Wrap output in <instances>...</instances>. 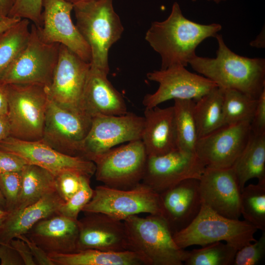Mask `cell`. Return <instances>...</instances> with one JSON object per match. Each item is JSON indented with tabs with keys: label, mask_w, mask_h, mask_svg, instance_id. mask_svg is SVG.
Listing matches in <instances>:
<instances>
[{
	"label": "cell",
	"mask_w": 265,
	"mask_h": 265,
	"mask_svg": "<svg viewBox=\"0 0 265 265\" xmlns=\"http://www.w3.org/2000/svg\"><path fill=\"white\" fill-rule=\"evenodd\" d=\"M238 250L233 265H256L262 261L265 255V231H263L258 240Z\"/></svg>",
	"instance_id": "38"
},
{
	"label": "cell",
	"mask_w": 265,
	"mask_h": 265,
	"mask_svg": "<svg viewBox=\"0 0 265 265\" xmlns=\"http://www.w3.org/2000/svg\"><path fill=\"white\" fill-rule=\"evenodd\" d=\"M92 119L84 112L63 107L49 98L41 140L62 153L80 156Z\"/></svg>",
	"instance_id": "11"
},
{
	"label": "cell",
	"mask_w": 265,
	"mask_h": 265,
	"mask_svg": "<svg viewBox=\"0 0 265 265\" xmlns=\"http://www.w3.org/2000/svg\"><path fill=\"white\" fill-rule=\"evenodd\" d=\"M0 149L14 154L56 176L67 171H77L90 177L95 174V163L80 156L62 153L40 140L25 141L8 136L0 142Z\"/></svg>",
	"instance_id": "13"
},
{
	"label": "cell",
	"mask_w": 265,
	"mask_h": 265,
	"mask_svg": "<svg viewBox=\"0 0 265 265\" xmlns=\"http://www.w3.org/2000/svg\"><path fill=\"white\" fill-rule=\"evenodd\" d=\"M42 6V24L37 26L42 40L63 45L90 63V47L71 19L73 5L64 0H43Z\"/></svg>",
	"instance_id": "17"
},
{
	"label": "cell",
	"mask_w": 265,
	"mask_h": 265,
	"mask_svg": "<svg viewBox=\"0 0 265 265\" xmlns=\"http://www.w3.org/2000/svg\"><path fill=\"white\" fill-rule=\"evenodd\" d=\"M82 212L103 213L122 221L141 213L162 216L159 194L142 182L127 189L97 186Z\"/></svg>",
	"instance_id": "8"
},
{
	"label": "cell",
	"mask_w": 265,
	"mask_h": 265,
	"mask_svg": "<svg viewBox=\"0 0 265 265\" xmlns=\"http://www.w3.org/2000/svg\"><path fill=\"white\" fill-rule=\"evenodd\" d=\"M5 17L3 16L2 13H1L0 11V23L2 21V20L5 18Z\"/></svg>",
	"instance_id": "53"
},
{
	"label": "cell",
	"mask_w": 265,
	"mask_h": 265,
	"mask_svg": "<svg viewBox=\"0 0 265 265\" xmlns=\"http://www.w3.org/2000/svg\"><path fill=\"white\" fill-rule=\"evenodd\" d=\"M251 46L257 48H264L265 46V29H263L260 33L256 37L255 40L250 43Z\"/></svg>",
	"instance_id": "47"
},
{
	"label": "cell",
	"mask_w": 265,
	"mask_h": 265,
	"mask_svg": "<svg viewBox=\"0 0 265 265\" xmlns=\"http://www.w3.org/2000/svg\"><path fill=\"white\" fill-rule=\"evenodd\" d=\"M91 178L77 171H67L55 176V190L62 199L66 202L81 187L84 180Z\"/></svg>",
	"instance_id": "37"
},
{
	"label": "cell",
	"mask_w": 265,
	"mask_h": 265,
	"mask_svg": "<svg viewBox=\"0 0 265 265\" xmlns=\"http://www.w3.org/2000/svg\"><path fill=\"white\" fill-rule=\"evenodd\" d=\"M8 212L0 208V227L8 214Z\"/></svg>",
	"instance_id": "49"
},
{
	"label": "cell",
	"mask_w": 265,
	"mask_h": 265,
	"mask_svg": "<svg viewBox=\"0 0 265 265\" xmlns=\"http://www.w3.org/2000/svg\"><path fill=\"white\" fill-rule=\"evenodd\" d=\"M188 251L186 265H233L238 249L217 241Z\"/></svg>",
	"instance_id": "33"
},
{
	"label": "cell",
	"mask_w": 265,
	"mask_h": 265,
	"mask_svg": "<svg viewBox=\"0 0 265 265\" xmlns=\"http://www.w3.org/2000/svg\"><path fill=\"white\" fill-rule=\"evenodd\" d=\"M7 87L9 136L25 141L41 140L49 99L47 87L36 84Z\"/></svg>",
	"instance_id": "6"
},
{
	"label": "cell",
	"mask_w": 265,
	"mask_h": 265,
	"mask_svg": "<svg viewBox=\"0 0 265 265\" xmlns=\"http://www.w3.org/2000/svg\"><path fill=\"white\" fill-rule=\"evenodd\" d=\"M60 46L43 41L37 26L32 24L26 46L0 76V82L48 87L58 62Z\"/></svg>",
	"instance_id": "7"
},
{
	"label": "cell",
	"mask_w": 265,
	"mask_h": 265,
	"mask_svg": "<svg viewBox=\"0 0 265 265\" xmlns=\"http://www.w3.org/2000/svg\"><path fill=\"white\" fill-rule=\"evenodd\" d=\"M0 261L1 265H24L19 254L10 242L0 244Z\"/></svg>",
	"instance_id": "42"
},
{
	"label": "cell",
	"mask_w": 265,
	"mask_h": 265,
	"mask_svg": "<svg viewBox=\"0 0 265 265\" xmlns=\"http://www.w3.org/2000/svg\"><path fill=\"white\" fill-rule=\"evenodd\" d=\"M43 0H14L8 17L26 19L36 26L42 24Z\"/></svg>",
	"instance_id": "36"
},
{
	"label": "cell",
	"mask_w": 265,
	"mask_h": 265,
	"mask_svg": "<svg viewBox=\"0 0 265 265\" xmlns=\"http://www.w3.org/2000/svg\"><path fill=\"white\" fill-rule=\"evenodd\" d=\"M78 219L58 213L36 223L26 235L48 254L78 252Z\"/></svg>",
	"instance_id": "21"
},
{
	"label": "cell",
	"mask_w": 265,
	"mask_h": 265,
	"mask_svg": "<svg viewBox=\"0 0 265 265\" xmlns=\"http://www.w3.org/2000/svg\"><path fill=\"white\" fill-rule=\"evenodd\" d=\"M251 131L256 134L265 133V89L258 99V102L252 120Z\"/></svg>",
	"instance_id": "40"
},
{
	"label": "cell",
	"mask_w": 265,
	"mask_h": 265,
	"mask_svg": "<svg viewBox=\"0 0 265 265\" xmlns=\"http://www.w3.org/2000/svg\"><path fill=\"white\" fill-rule=\"evenodd\" d=\"M21 19L19 18L5 17L0 23V33L15 25Z\"/></svg>",
	"instance_id": "46"
},
{
	"label": "cell",
	"mask_w": 265,
	"mask_h": 265,
	"mask_svg": "<svg viewBox=\"0 0 265 265\" xmlns=\"http://www.w3.org/2000/svg\"><path fill=\"white\" fill-rule=\"evenodd\" d=\"M64 0L74 5V4H76L78 2H81L86 0Z\"/></svg>",
	"instance_id": "51"
},
{
	"label": "cell",
	"mask_w": 265,
	"mask_h": 265,
	"mask_svg": "<svg viewBox=\"0 0 265 265\" xmlns=\"http://www.w3.org/2000/svg\"><path fill=\"white\" fill-rule=\"evenodd\" d=\"M64 202L54 190L30 205L8 212L0 227V244L26 234L38 221L57 213Z\"/></svg>",
	"instance_id": "24"
},
{
	"label": "cell",
	"mask_w": 265,
	"mask_h": 265,
	"mask_svg": "<svg viewBox=\"0 0 265 265\" xmlns=\"http://www.w3.org/2000/svg\"><path fill=\"white\" fill-rule=\"evenodd\" d=\"M223 89L222 115L224 126L242 122L251 123L258 98H252L235 89Z\"/></svg>",
	"instance_id": "30"
},
{
	"label": "cell",
	"mask_w": 265,
	"mask_h": 265,
	"mask_svg": "<svg viewBox=\"0 0 265 265\" xmlns=\"http://www.w3.org/2000/svg\"><path fill=\"white\" fill-rule=\"evenodd\" d=\"M232 167L241 191L251 179L265 182V133L256 134L251 131L245 148Z\"/></svg>",
	"instance_id": "26"
},
{
	"label": "cell",
	"mask_w": 265,
	"mask_h": 265,
	"mask_svg": "<svg viewBox=\"0 0 265 265\" xmlns=\"http://www.w3.org/2000/svg\"><path fill=\"white\" fill-rule=\"evenodd\" d=\"M223 89L218 86L195 102L194 116L198 138L224 126Z\"/></svg>",
	"instance_id": "28"
},
{
	"label": "cell",
	"mask_w": 265,
	"mask_h": 265,
	"mask_svg": "<svg viewBox=\"0 0 265 265\" xmlns=\"http://www.w3.org/2000/svg\"><path fill=\"white\" fill-rule=\"evenodd\" d=\"M10 135V126L7 115L0 116V142Z\"/></svg>",
	"instance_id": "45"
},
{
	"label": "cell",
	"mask_w": 265,
	"mask_h": 265,
	"mask_svg": "<svg viewBox=\"0 0 265 265\" xmlns=\"http://www.w3.org/2000/svg\"><path fill=\"white\" fill-rule=\"evenodd\" d=\"M10 242L22 258L25 265H37L29 247L24 241L16 238Z\"/></svg>",
	"instance_id": "43"
},
{
	"label": "cell",
	"mask_w": 265,
	"mask_h": 265,
	"mask_svg": "<svg viewBox=\"0 0 265 265\" xmlns=\"http://www.w3.org/2000/svg\"><path fill=\"white\" fill-rule=\"evenodd\" d=\"M24 241L28 246L37 265H54L48 254L26 235L17 237Z\"/></svg>",
	"instance_id": "41"
},
{
	"label": "cell",
	"mask_w": 265,
	"mask_h": 265,
	"mask_svg": "<svg viewBox=\"0 0 265 265\" xmlns=\"http://www.w3.org/2000/svg\"><path fill=\"white\" fill-rule=\"evenodd\" d=\"M21 187V171L0 173V189L5 200V211L9 212L15 208Z\"/></svg>",
	"instance_id": "35"
},
{
	"label": "cell",
	"mask_w": 265,
	"mask_h": 265,
	"mask_svg": "<svg viewBox=\"0 0 265 265\" xmlns=\"http://www.w3.org/2000/svg\"><path fill=\"white\" fill-rule=\"evenodd\" d=\"M8 108L7 84L0 82V116L7 115Z\"/></svg>",
	"instance_id": "44"
},
{
	"label": "cell",
	"mask_w": 265,
	"mask_h": 265,
	"mask_svg": "<svg viewBox=\"0 0 265 265\" xmlns=\"http://www.w3.org/2000/svg\"><path fill=\"white\" fill-rule=\"evenodd\" d=\"M250 133L249 122L223 126L199 138L195 153L206 167H231L245 148Z\"/></svg>",
	"instance_id": "16"
},
{
	"label": "cell",
	"mask_w": 265,
	"mask_h": 265,
	"mask_svg": "<svg viewBox=\"0 0 265 265\" xmlns=\"http://www.w3.org/2000/svg\"><path fill=\"white\" fill-rule=\"evenodd\" d=\"M26 164L18 156L0 149V173L21 171Z\"/></svg>",
	"instance_id": "39"
},
{
	"label": "cell",
	"mask_w": 265,
	"mask_h": 265,
	"mask_svg": "<svg viewBox=\"0 0 265 265\" xmlns=\"http://www.w3.org/2000/svg\"><path fill=\"white\" fill-rule=\"evenodd\" d=\"M174 101L178 149L195 154L198 137L194 116L195 101L181 99Z\"/></svg>",
	"instance_id": "29"
},
{
	"label": "cell",
	"mask_w": 265,
	"mask_h": 265,
	"mask_svg": "<svg viewBox=\"0 0 265 265\" xmlns=\"http://www.w3.org/2000/svg\"><path fill=\"white\" fill-rule=\"evenodd\" d=\"M159 194L162 216L173 234L188 226L202 206L199 179H186Z\"/></svg>",
	"instance_id": "20"
},
{
	"label": "cell",
	"mask_w": 265,
	"mask_h": 265,
	"mask_svg": "<svg viewBox=\"0 0 265 265\" xmlns=\"http://www.w3.org/2000/svg\"><path fill=\"white\" fill-rule=\"evenodd\" d=\"M199 191L202 204L224 217L239 219L241 190L233 167H206L199 179Z\"/></svg>",
	"instance_id": "18"
},
{
	"label": "cell",
	"mask_w": 265,
	"mask_h": 265,
	"mask_svg": "<svg viewBox=\"0 0 265 265\" xmlns=\"http://www.w3.org/2000/svg\"><path fill=\"white\" fill-rule=\"evenodd\" d=\"M5 200L0 189V208L5 210Z\"/></svg>",
	"instance_id": "50"
},
{
	"label": "cell",
	"mask_w": 265,
	"mask_h": 265,
	"mask_svg": "<svg viewBox=\"0 0 265 265\" xmlns=\"http://www.w3.org/2000/svg\"><path fill=\"white\" fill-rule=\"evenodd\" d=\"M240 207L245 221L265 231V182L245 186L241 191Z\"/></svg>",
	"instance_id": "32"
},
{
	"label": "cell",
	"mask_w": 265,
	"mask_h": 265,
	"mask_svg": "<svg viewBox=\"0 0 265 265\" xmlns=\"http://www.w3.org/2000/svg\"><path fill=\"white\" fill-rule=\"evenodd\" d=\"M128 250L142 254L149 265H182L188 251L175 242L164 218L159 215H132L123 220Z\"/></svg>",
	"instance_id": "4"
},
{
	"label": "cell",
	"mask_w": 265,
	"mask_h": 265,
	"mask_svg": "<svg viewBox=\"0 0 265 265\" xmlns=\"http://www.w3.org/2000/svg\"><path fill=\"white\" fill-rule=\"evenodd\" d=\"M141 140L148 156H159L178 149L173 106L145 108Z\"/></svg>",
	"instance_id": "23"
},
{
	"label": "cell",
	"mask_w": 265,
	"mask_h": 265,
	"mask_svg": "<svg viewBox=\"0 0 265 265\" xmlns=\"http://www.w3.org/2000/svg\"><path fill=\"white\" fill-rule=\"evenodd\" d=\"M185 67L175 65L147 73V78L158 82L159 87L155 92L144 97L142 103L145 108L154 107L171 99L195 102L217 86L211 80Z\"/></svg>",
	"instance_id": "12"
},
{
	"label": "cell",
	"mask_w": 265,
	"mask_h": 265,
	"mask_svg": "<svg viewBox=\"0 0 265 265\" xmlns=\"http://www.w3.org/2000/svg\"><path fill=\"white\" fill-rule=\"evenodd\" d=\"M205 168L195 154L176 149L148 156L141 182L160 194L186 179L199 180Z\"/></svg>",
	"instance_id": "15"
},
{
	"label": "cell",
	"mask_w": 265,
	"mask_h": 265,
	"mask_svg": "<svg viewBox=\"0 0 265 265\" xmlns=\"http://www.w3.org/2000/svg\"><path fill=\"white\" fill-rule=\"evenodd\" d=\"M30 22L21 19L0 33V77L26 46Z\"/></svg>",
	"instance_id": "31"
},
{
	"label": "cell",
	"mask_w": 265,
	"mask_h": 265,
	"mask_svg": "<svg viewBox=\"0 0 265 265\" xmlns=\"http://www.w3.org/2000/svg\"><path fill=\"white\" fill-rule=\"evenodd\" d=\"M14 0H0V11L3 16L7 17L13 5Z\"/></svg>",
	"instance_id": "48"
},
{
	"label": "cell",
	"mask_w": 265,
	"mask_h": 265,
	"mask_svg": "<svg viewBox=\"0 0 265 265\" xmlns=\"http://www.w3.org/2000/svg\"><path fill=\"white\" fill-rule=\"evenodd\" d=\"M48 255L54 265H149L142 254L131 250L113 252L88 249Z\"/></svg>",
	"instance_id": "25"
},
{
	"label": "cell",
	"mask_w": 265,
	"mask_h": 265,
	"mask_svg": "<svg viewBox=\"0 0 265 265\" xmlns=\"http://www.w3.org/2000/svg\"><path fill=\"white\" fill-rule=\"evenodd\" d=\"M257 230L245 220L224 217L202 204L193 221L185 228L173 234V238L177 246L182 249L224 241L238 250L256 241L254 235Z\"/></svg>",
	"instance_id": "5"
},
{
	"label": "cell",
	"mask_w": 265,
	"mask_h": 265,
	"mask_svg": "<svg viewBox=\"0 0 265 265\" xmlns=\"http://www.w3.org/2000/svg\"><path fill=\"white\" fill-rule=\"evenodd\" d=\"M90 178L86 177L84 180L80 189L60 206L58 213L74 220L78 219L79 213L82 212L93 195V189L90 186Z\"/></svg>",
	"instance_id": "34"
},
{
	"label": "cell",
	"mask_w": 265,
	"mask_h": 265,
	"mask_svg": "<svg viewBox=\"0 0 265 265\" xmlns=\"http://www.w3.org/2000/svg\"><path fill=\"white\" fill-rule=\"evenodd\" d=\"M147 157L141 139L113 148L92 159L96 179L110 187L132 188L142 181Z\"/></svg>",
	"instance_id": "9"
},
{
	"label": "cell",
	"mask_w": 265,
	"mask_h": 265,
	"mask_svg": "<svg viewBox=\"0 0 265 265\" xmlns=\"http://www.w3.org/2000/svg\"><path fill=\"white\" fill-rule=\"evenodd\" d=\"M21 193L13 211L22 209L37 202L47 193L56 190L55 176L44 168L26 164L21 171Z\"/></svg>",
	"instance_id": "27"
},
{
	"label": "cell",
	"mask_w": 265,
	"mask_h": 265,
	"mask_svg": "<svg viewBox=\"0 0 265 265\" xmlns=\"http://www.w3.org/2000/svg\"><path fill=\"white\" fill-rule=\"evenodd\" d=\"M78 219V251L95 249L119 252L128 250L123 221L103 213H87Z\"/></svg>",
	"instance_id": "19"
},
{
	"label": "cell",
	"mask_w": 265,
	"mask_h": 265,
	"mask_svg": "<svg viewBox=\"0 0 265 265\" xmlns=\"http://www.w3.org/2000/svg\"><path fill=\"white\" fill-rule=\"evenodd\" d=\"M222 28L213 23L203 25L185 17L175 2L169 16L152 23L145 39L161 57L160 69L181 65L186 67L196 55V49L206 39L215 37Z\"/></svg>",
	"instance_id": "1"
},
{
	"label": "cell",
	"mask_w": 265,
	"mask_h": 265,
	"mask_svg": "<svg viewBox=\"0 0 265 265\" xmlns=\"http://www.w3.org/2000/svg\"><path fill=\"white\" fill-rule=\"evenodd\" d=\"M76 26L90 47L92 67L109 72L108 53L124 27L113 0H86L73 5Z\"/></svg>",
	"instance_id": "3"
},
{
	"label": "cell",
	"mask_w": 265,
	"mask_h": 265,
	"mask_svg": "<svg viewBox=\"0 0 265 265\" xmlns=\"http://www.w3.org/2000/svg\"><path fill=\"white\" fill-rule=\"evenodd\" d=\"M215 37L218 43L216 57L196 55L188 64L220 88L235 89L258 99L265 89V58L238 55L227 47L222 35Z\"/></svg>",
	"instance_id": "2"
},
{
	"label": "cell",
	"mask_w": 265,
	"mask_h": 265,
	"mask_svg": "<svg viewBox=\"0 0 265 265\" xmlns=\"http://www.w3.org/2000/svg\"><path fill=\"white\" fill-rule=\"evenodd\" d=\"M90 67V63L60 44L52 80L47 87L49 98L63 107L84 112L81 102Z\"/></svg>",
	"instance_id": "14"
},
{
	"label": "cell",
	"mask_w": 265,
	"mask_h": 265,
	"mask_svg": "<svg viewBox=\"0 0 265 265\" xmlns=\"http://www.w3.org/2000/svg\"><path fill=\"white\" fill-rule=\"evenodd\" d=\"M144 124V117L133 113L94 117L81 144L80 157L92 161L117 145L141 139Z\"/></svg>",
	"instance_id": "10"
},
{
	"label": "cell",
	"mask_w": 265,
	"mask_h": 265,
	"mask_svg": "<svg viewBox=\"0 0 265 265\" xmlns=\"http://www.w3.org/2000/svg\"><path fill=\"white\" fill-rule=\"evenodd\" d=\"M191 0L193 1H195L197 0ZM207 0L210 1H212L216 3H219L221 1H226V0Z\"/></svg>",
	"instance_id": "52"
},
{
	"label": "cell",
	"mask_w": 265,
	"mask_h": 265,
	"mask_svg": "<svg viewBox=\"0 0 265 265\" xmlns=\"http://www.w3.org/2000/svg\"><path fill=\"white\" fill-rule=\"evenodd\" d=\"M107 75L99 69L90 67L81 107L92 119L98 115H122L128 112L123 96L107 79Z\"/></svg>",
	"instance_id": "22"
}]
</instances>
